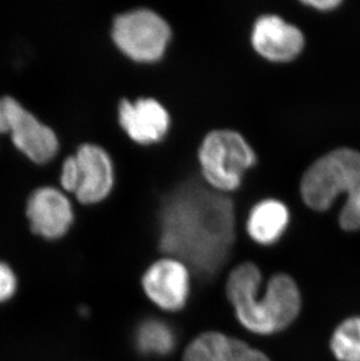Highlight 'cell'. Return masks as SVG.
<instances>
[{"label":"cell","instance_id":"cell-8","mask_svg":"<svg viewBox=\"0 0 360 361\" xmlns=\"http://www.w3.org/2000/svg\"><path fill=\"white\" fill-rule=\"evenodd\" d=\"M26 218L35 235L44 240H58L72 227L74 211L64 191L53 186H44L35 190L28 197Z\"/></svg>","mask_w":360,"mask_h":361},{"label":"cell","instance_id":"cell-2","mask_svg":"<svg viewBox=\"0 0 360 361\" xmlns=\"http://www.w3.org/2000/svg\"><path fill=\"white\" fill-rule=\"evenodd\" d=\"M261 282L258 267L242 263L229 274L226 293L246 330L270 336L292 325L301 311L302 298L295 281L286 274L272 276L263 295H260Z\"/></svg>","mask_w":360,"mask_h":361},{"label":"cell","instance_id":"cell-16","mask_svg":"<svg viewBox=\"0 0 360 361\" xmlns=\"http://www.w3.org/2000/svg\"><path fill=\"white\" fill-rule=\"evenodd\" d=\"M18 290L17 275L7 263L0 261V304L12 300Z\"/></svg>","mask_w":360,"mask_h":361},{"label":"cell","instance_id":"cell-3","mask_svg":"<svg viewBox=\"0 0 360 361\" xmlns=\"http://www.w3.org/2000/svg\"><path fill=\"white\" fill-rule=\"evenodd\" d=\"M303 200L315 211H325L335 199L347 193L340 212V226L345 231L360 229V154L338 149L308 169L301 183Z\"/></svg>","mask_w":360,"mask_h":361},{"label":"cell","instance_id":"cell-17","mask_svg":"<svg viewBox=\"0 0 360 361\" xmlns=\"http://www.w3.org/2000/svg\"><path fill=\"white\" fill-rule=\"evenodd\" d=\"M60 184L64 191L74 193L78 186V169L75 156L66 158L62 164L61 174H60Z\"/></svg>","mask_w":360,"mask_h":361},{"label":"cell","instance_id":"cell-15","mask_svg":"<svg viewBox=\"0 0 360 361\" xmlns=\"http://www.w3.org/2000/svg\"><path fill=\"white\" fill-rule=\"evenodd\" d=\"M330 346L340 361H360V317L342 322L333 332Z\"/></svg>","mask_w":360,"mask_h":361},{"label":"cell","instance_id":"cell-18","mask_svg":"<svg viewBox=\"0 0 360 361\" xmlns=\"http://www.w3.org/2000/svg\"><path fill=\"white\" fill-rule=\"evenodd\" d=\"M8 115H7L6 99L5 96L0 97V135L8 133Z\"/></svg>","mask_w":360,"mask_h":361},{"label":"cell","instance_id":"cell-13","mask_svg":"<svg viewBox=\"0 0 360 361\" xmlns=\"http://www.w3.org/2000/svg\"><path fill=\"white\" fill-rule=\"evenodd\" d=\"M288 222L286 204L275 199H267L253 207L247 221V231L255 242L272 245L282 236Z\"/></svg>","mask_w":360,"mask_h":361},{"label":"cell","instance_id":"cell-14","mask_svg":"<svg viewBox=\"0 0 360 361\" xmlns=\"http://www.w3.org/2000/svg\"><path fill=\"white\" fill-rule=\"evenodd\" d=\"M136 346L146 355H167L176 346V336L170 325L160 319H148L136 331Z\"/></svg>","mask_w":360,"mask_h":361},{"label":"cell","instance_id":"cell-11","mask_svg":"<svg viewBox=\"0 0 360 361\" xmlns=\"http://www.w3.org/2000/svg\"><path fill=\"white\" fill-rule=\"evenodd\" d=\"M119 121L130 138L140 144L160 142L170 128V115L155 99H138L135 102L122 99Z\"/></svg>","mask_w":360,"mask_h":361},{"label":"cell","instance_id":"cell-6","mask_svg":"<svg viewBox=\"0 0 360 361\" xmlns=\"http://www.w3.org/2000/svg\"><path fill=\"white\" fill-rule=\"evenodd\" d=\"M5 99L10 126L8 135L14 147L37 165L49 163L60 147L54 130L41 122L14 97L5 96Z\"/></svg>","mask_w":360,"mask_h":361},{"label":"cell","instance_id":"cell-5","mask_svg":"<svg viewBox=\"0 0 360 361\" xmlns=\"http://www.w3.org/2000/svg\"><path fill=\"white\" fill-rule=\"evenodd\" d=\"M112 35L116 46L130 59L153 62L163 56L171 38V28L160 14L138 8L117 16Z\"/></svg>","mask_w":360,"mask_h":361},{"label":"cell","instance_id":"cell-19","mask_svg":"<svg viewBox=\"0 0 360 361\" xmlns=\"http://www.w3.org/2000/svg\"><path fill=\"white\" fill-rule=\"evenodd\" d=\"M303 4L315 7L317 10L326 11L338 6L340 1V0H306V1H303Z\"/></svg>","mask_w":360,"mask_h":361},{"label":"cell","instance_id":"cell-12","mask_svg":"<svg viewBox=\"0 0 360 361\" xmlns=\"http://www.w3.org/2000/svg\"><path fill=\"white\" fill-rule=\"evenodd\" d=\"M184 361H270L263 352L220 332H205L184 352Z\"/></svg>","mask_w":360,"mask_h":361},{"label":"cell","instance_id":"cell-9","mask_svg":"<svg viewBox=\"0 0 360 361\" xmlns=\"http://www.w3.org/2000/svg\"><path fill=\"white\" fill-rule=\"evenodd\" d=\"M78 163V186L75 197L82 204H96L108 197L114 186V165L103 147L83 144L75 154Z\"/></svg>","mask_w":360,"mask_h":361},{"label":"cell","instance_id":"cell-7","mask_svg":"<svg viewBox=\"0 0 360 361\" xmlns=\"http://www.w3.org/2000/svg\"><path fill=\"white\" fill-rule=\"evenodd\" d=\"M144 293L155 305L174 312L185 307L191 291V270L174 257H164L150 266L142 279Z\"/></svg>","mask_w":360,"mask_h":361},{"label":"cell","instance_id":"cell-10","mask_svg":"<svg viewBox=\"0 0 360 361\" xmlns=\"http://www.w3.org/2000/svg\"><path fill=\"white\" fill-rule=\"evenodd\" d=\"M255 51L270 61H292L304 46L302 32L275 14H265L255 21L252 32Z\"/></svg>","mask_w":360,"mask_h":361},{"label":"cell","instance_id":"cell-4","mask_svg":"<svg viewBox=\"0 0 360 361\" xmlns=\"http://www.w3.org/2000/svg\"><path fill=\"white\" fill-rule=\"evenodd\" d=\"M204 179L215 191H234L242 177L256 163V154L248 142L233 130H213L199 149Z\"/></svg>","mask_w":360,"mask_h":361},{"label":"cell","instance_id":"cell-1","mask_svg":"<svg viewBox=\"0 0 360 361\" xmlns=\"http://www.w3.org/2000/svg\"><path fill=\"white\" fill-rule=\"evenodd\" d=\"M235 241L234 204L197 180L184 181L164 197L160 247L201 279L215 276Z\"/></svg>","mask_w":360,"mask_h":361}]
</instances>
